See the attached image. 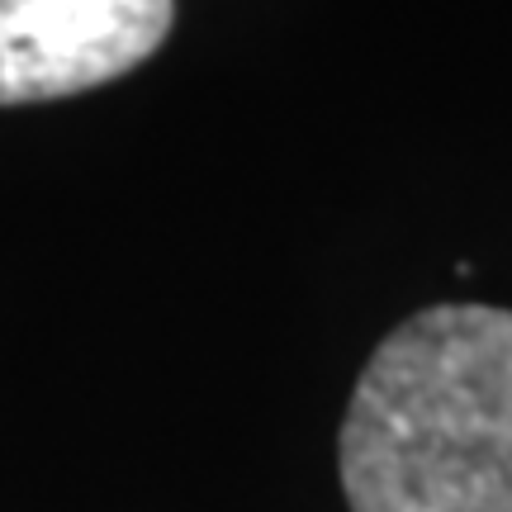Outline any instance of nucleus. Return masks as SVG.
<instances>
[{
	"label": "nucleus",
	"mask_w": 512,
	"mask_h": 512,
	"mask_svg": "<svg viewBox=\"0 0 512 512\" xmlns=\"http://www.w3.org/2000/svg\"><path fill=\"white\" fill-rule=\"evenodd\" d=\"M337 465L351 512H512V309L399 323L356 380Z\"/></svg>",
	"instance_id": "f257e3e1"
},
{
	"label": "nucleus",
	"mask_w": 512,
	"mask_h": 512,
	"mask_svg": "<svg viewBox=\"0 0 512 512\" xmlns=\"http://www.w3.org/2000/svg\"><path fill=\"white\" fill-rule=\"evenodd\" d=\"M176 0H0V105L62 100L162 48Z\"/></svg>",
	"instance_id": "f03ea898"
}]
</instances>
